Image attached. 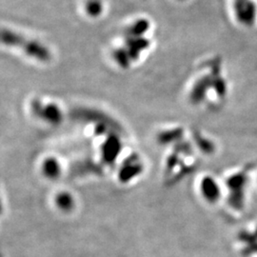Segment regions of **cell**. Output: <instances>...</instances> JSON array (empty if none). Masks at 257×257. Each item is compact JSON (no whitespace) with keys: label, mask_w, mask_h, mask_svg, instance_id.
I'll return each instance as SVG.
<instances>
[{"label":"cell","mask_w":257,"mask_h":257,"mask_svg":"<svg viewBox=\"0 0 257 257\" xmlns=\"http://www.w3.org/2000/svg\"><path fill=\"white\" fill-rule=\"evenodd\" d=\"M248 183L247 171H241L227 179V187L230 191L229 204L235 210H241L244 206L245 189Z\"/></svg>","instance_id":"cell-1"},{"label":"cell","mask_w":257,"mask_h":257,"mask_svg":"<svg viewBox=\"0 0 257 257\" xmlns=\"http://www.w3.org/2000/svg\"><path fill=\"white\" fill-rule=\"evenodd\" d=\"M203 195L211 202L216 201L220 196V189L211 177H205L201 184Z\"/></svg>","instance_id":"cell-3"},{"label":"cell","mask_w":257,"mask_h":257,"mask_svg":"<svg viewBox=\"0 0 257 257\" xmlns=\"http://www.w3.org/2000/svg\"><path fill=\"white\" fill-rule=\"evenodd\" d=\"M211 80L210 79V77H205L200 82L197 83V85L194 88L193 95L195 101L202 100L205 92H207L208 88L211 86Z\"/></svg>","instance_id":"cell-4"},{"label":"cell","mask_w":257,"mask_h":257,"mask_svg":"<svg viewBox=\"0 0 257 257\" xmlns=\"http://www.w3.org/2000/svg\"><path fill=\"white\" fill-rule=\"evenodd\" d=\"M87 9H88V12H89L90 15L97 16L101 11V5L97 1H92V2L89 3Z\"/></svg>","instance_id":"cell-5"},{"label":"cell","mask_w":257,"mask_h":257,"mask_svg":"<svg viewBox=\"0 0 257 257\" xmlns=\"http://www.w3.org/2000/svg\"><path fill=\"white\" fill-rule=\"evenodd\" d=\"M2 38H3V41H5L7 44L24 48V50L29 55L37 56V58L44 59V60L49 58V54L44 48H42L37 43L26 40L10 31H3Z\"/></svg>","instance_id":"cell-2"}]
</instances>
